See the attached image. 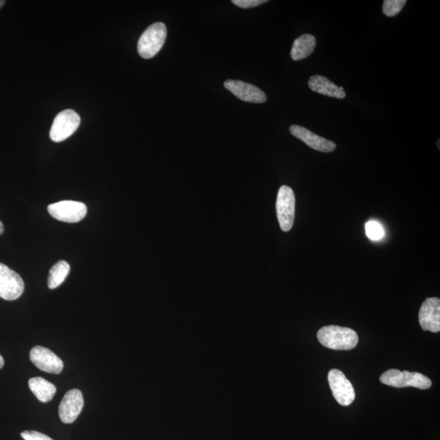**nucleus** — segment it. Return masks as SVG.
Instances as JSON below:
<instances>
[{"label": "nucleus", "instance_id": "nucleus-3", "mask_svg": "<svg viewBox=\"0 0 440 440\" xmlns=\"http://www.w3.org/2000/svg\"><path fill=\"white\" fill-rule=\"evenodd\" d=\"M380 382L397 388L413 386L421 390L429 389L432 385L431 379L425 375L416 372H401L398 369H389L383 374Z\"/></svg>", "mask_w": 440, "mask_h": 440}, {"label": "nucleus", "instance_id": "nucleus-16", "mask_svg": "<svg viewBox=\"0 0 440 440\" xmlns=\"http://www.w3.org/2000/svg\"><path fill=\"white\" fill-rule=\"evenodd\" d=\"M29 388L37 400L42 403L51 401L57 393V388L54 385L40 377L30 378Z\"/></svg>", "mask_w": 440, "mask_h": 440}, {"label": "nucleus", "instance_id": "nucleus-13", "mask_svg": "<svg viewBox=\"0 0 440 440\" xmlns=\"http://www.w3.org/2000/svg\"><path fill=\"white\" fill-rule=\"evenodd\" d=\"M289 132H291L292 136L304 142L308 147L318 150V151L331 153L336 149L335 143L316 135V134L309 131L307 128L292 125L289 127Z\"/></svg>", "mask_w": 440, "mask_h": 440}, {"label": "nucleus", "instance_id": "nucleus-4", "mask_svg": "<svg viewBox=\"0 0 440 440\" xmlns=\"http://www.w3.org/2000/svg\"><path fill=\"white\" fill-rule=\"evenodd\" d=\"M279 224L283 232L291 231L295 216V196L291 187L283 185L278 191L276 204Z\"/></svg>", "mask_w": 440, "mask_h": 440}, {"label": "nucleus", "instance_id": "nucleus-14", "mask_svg": "<svg viewBox=\"0 0 440 440\" xmlns=\"http://www.w3.org/2000/svg\"><path fill=\"white\" fill-rule=\"evenodd\" d=\"M308 86L311 90L316 93L330 96V98L343 99L346 98V93L342 87H337L334 83L320 75H314L310 78Z\"/></svg>", "mask_w": 440, "mask_h": 440}, {"label": "nucleus", "instance_id": "nucleus-20", "mask_svg": "<svg viewBox=\"0 0 440 440\" xmlns=\"http://www.w3.org/2000/svg\"><path fill=\"white\" fill-rule=\"evenodd\" d=\"M233 4L241 8H251L267 3L266 0H233Z\"/></svg>", "mask_w": 440, "mask_h": 440}, {"label": "nucleus", "instance_id": "nucleus-10", "mask_svg": "<svg viewBox=\"0 0 440 440\" xmlns=\"http://www.w3.org/2000/svg\"><path fill=\"white\" fill-rule=\"evenodd\" d=\"M84 406L83 395L78 389L69 390L64 395L60 406H59V416L62 422L71 424L76 421L80 412Z\"/></svg>", "mask_w": 440, "mask_h": 440}, {"label": "nucleus", "instance_id": "nucleus-12", "mask_svg": "<svg viewBox=\"0 0 440 440\" xmlns=\"http://www.w3.org/2000/svg\"><path fill=\"white\" fill-rule=\"evenodd\" d=\"M419 323L425 331L438 332L440 330V300L428 298L424 301L419 311Z\"/></svg>", "mask_w": 440, "mask_h": 440}, {"label": "nucleus", "instance_id": "nucleus-8", "mask_svg": "<svg viewBox=\"0 0 440 440\" xmlns=\"http://www.w3.org/2000/svg\"><path fill=\"white\" fill-rule=\"evenodd\" d=\"M329 384L337 403L348 406L355 400V390L350 381L339 369H331L328 374Z\"/></svg>", "mask_w": 440, "mask_h": 440}, {"label": "nucleus", "instance_id": "nucleus-5", "mask_svg": "<svg viewBox=\"0 0 440 440\" xmlns=\"http://www.w3.org/2000/svg\"><path fill=\"white\" fill-rule=\"evenodd\" d=\"M79 115L73 110H66L59 112L53 121L50 131L52 141L62 142L71 137L80 125Z\"/></svg>", "mask_w": 440, "mask_h": 440}, {"label": "nucleus", "instance_id": "nucleus-23", "mask_svg": "<svg viewBox=\"0 0 440 440\" xmlns=\"http://www.w3.org/2000/svg\"><path fill=\"white\" fill-rule=\"evenodd\" d=\"M4 232V224L1 221H0V235H2Z\"/></svg>", "mask_w": 440, "mask_h": 440}, {"label": "nucleus", "instance_id": "nucleus-18", "mask_svg": "<svg viewBox=\"0 0 440 440\" xmlns=\"http://www.w3.org/2000/svg\"><path fill=\"white\" fill-rule=\"evenodd\" d=\"M367 237L372 241H380L385 237V230L382 224L375 220H371L366 224Z\"/></svg>", "mask_w": 440, "mask_h": 440}, {"label": "nucleus", "instance_id": "nucleus-21", "mask_svg": "<svg viewBox=\"0 0 440 440\" xmlns=\"http://www.w3.org/2000/svg\"><path fill=\"white\" fill-rule=\"evenodd\" d=\"M21 436L25 440H53L46 434L35 431H25Z\"/></svg>", "mask_w": 440, "mask_h": 440}, {"label": "nucleus", "instance_id": "nucleus-2", "mask_svg": "<svg viewBox=\"0 0 440 440\" xmlns=\"http://www.w3.org/2000/svg\"><path fill=\"white\" fill-rule=\"evenodd\" d=\"M168 35L164 23H156L144 30L138 41V53L144 59H150L158 54L165 44Z\"/></svg>", "mask_w": 440, "mask_h": 440}, {"label": "nucleus", "instance_id": "nucleus-15", "mask_svg": "<svg viewBox=\"0 0 440 440\" xmlns=\"http://www.w3.org/2000/svg\"><path fill=\"white\" fill-rule=\"evenodd\" d=\"M315 37L312 35H303L294 42L291 56L294 61H301L314 52Z\"/></svg>", "mask_w": 440, "mask_h": 440}, {"label": "nucleus", "instance_id": "nucleus-22", "mask_svg": "<svg viewBox=\"0 0 440 440\" xmlns=\"http://www.w3.org/2000/svg\"><path fill=\"white\" fill-rule=\"evenodd\" d=\"M4 366V359L1 355H0V369H1Z\"/></svg>", "mask_w": 440, "mask_h": 440}, {"label": "nucleus", "instance_id": "nucleus-6", "mask_svg": "<svg viewBox=\"0 0 440 440\" xmlns=\"http://www.w3.org/2000/svg\"><path fill=\"white\" fill-rule=\"evenodd\" d=\"M47 211L59 221L78 223L85 218L88 209L83 202L62 201L51 204L48 206Z\"/></svg>", "mask_w": 440, "mask_h": 440}, {"label": "nucleus", "instance_id": "nucleus-11", "mask_svg": "<svg viewBox=\"0 0 440 440\" xmlns=\"http://www.w3.org/2000/svg\"><path fill=\"white\" fill-rule=\"evenodd\" d=\"M224 85L225 88L241 100L255 104L265 103L267 100L266 94L253 84L228 79Z\"/></svg>", "mask_w": 440, "mask_h": 440}, {"label": "nucleus", "instance_id": "nucleus-17", "mask_svg": "<svg viewBox=\"0 0 440 440\" xmlns=\"http://www.w3.org/2000/svg\"><path fill=\"white\" fill-rule=\"evenodd\" d=\"M71 271V266L66 261L60 260L52 266L48 276L47 286L51 289H54L66 280Z\"/></svg>", "mask_w": 440, "mask_h": 440}, {"label": "nucleus", "instance_id": "nucleus-7", "mask_svg": "<svg viewBox=\"0 0 440 440\" xmlns=\"http://www.w3.org/2000/svg\"><path fill=\"white\" fill-rule=\"evenodd\" d=\"M24 289V282L18 273L0 262V298L13 301L21 296Z\"/></svg>", "mask_w": 440, "mask_h": 440}, {"label": "nucleus", "instance_id": "nucleus-9", "mask_svg": "<svg viewBox=\"0 0 440 440\" xmlns=\"http://www.w3.org/2000/svg\"><path fill=\"white\" fill-rule=\"evenodd\" d=\"M30 359L37 369L47 373L58 374L64 368L62 359L44 347L37 346L32 348Z\"/></svg>", "mask_w": 440, "mask_h": 440}, {"label": "nucleus", "instance_id": "nucleus-1", "mask_svg": "<svg viewBox=\"0 0 440 440\" xmlns=\"http://www.w3.org/2000/svg\"><path fill=\"white\" fill-rule=\"evenodd\" d=\"M318 339L321 345L337 351L352 350L359 342L356 331L337 325L321 328L318 332Z\"/></svg>", "mask_w": 440, "mask_h": 440}, {"label": "nucleus", "instance_id": "nucleus-19", "mask_svg": "<svg viewBox=\"0 0 440 440\" xmlns=\"http://www.w3.org/2000/svg\"><path fill=\"white\" fill-rule=\"evenodd\" d=\"M405 0H385L383 12L386 17H395L405 7Z\"/></svg>", "mask_w": 440, "mask_h": 440}, {"label": "nucleus", "instance_id": "nucleus-24", "mask_svg": "<svg viewBox=\"0 0 440 440\" xmlns=\"http://www.w3.org/2000/svg\"><path fill=\"white\" fill-rule=\"evenodd\" d=\"M5 4L4 0H0V8H1Z\"/></svg>", "mask_w": 440, "mask_h": 440}]
</instances>
